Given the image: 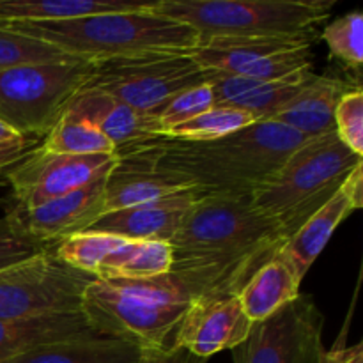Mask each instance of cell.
Returning <instances> with one entry per match:
<instances>
[{"mask_svg": "<svg viewBox=\"0 0 363 363\" xmlns=\"http://www.w3.org/2000/svg\"><path fill=\"white\" fill-rule=\"evenodd\" d=\"M303 135L275 121H257L209 142H188L158 135L123 151L137 152L158 169L183 176L204 194L252 195L268 183Z\"/></svg>", "mask_w": 363, "mask_h": 363, "instance_id": "cell-1", "label": "cell"}, {"mask_svg": "<svg viewBox=\"0 0 363 363\" xmlns=\"http://www.w3.org/2000/svg\"><path fill=\"white\" fill-rule=\"evenodd\" d=\"M286 241L279 223L262 215L248 195L204 194L170 240L172 268L208 272L240 294Z\"/></svg>", "mask_w": 363, "mask_h": 363, "instance_id": "cell-2", "label": "cell"}, {"mask_svg": "<svg viewBox=\"0 0 363 363\" xmlns=\"http://www.w3.org/2000/svg\"><path fill=\"white\" fill-rule=\"evenodd\" d=\"M211 293L229 291L211 273L194 269L172 268L135 280L96 279L85 291L80 312L99 335L155 350L170 346V335L191 301Z\"/></svg>", "mask_w": 363, "mask_h": 363, "instance_id": "cell-3", "label": "cell"}, {"mask_svg": "<svg viewBox=\"0 0 363 363\" xmlns=\"http://www.w3.org/2000/svg\"><path fill=\"white\" fill-rule=\"evenodd\" d=\"M151 6V2H149ZM106 13L67 21H11L2 27L59 48L87 62L147 55L183 53L199 43L194 28L149 11Z\"/></svg>", "mask_w": 363, "mask_h": 363, "instance_id": "cell-4", "label": "cell"}, {"mask_svg": "<svg viewBox=\"0 0 363 363\" xmlns=\"http://www.w3.org/2000/svg\"><path fill=\"white\" fill-rule=\"evenodd\" d=\"M363 163L362 156L340 142L335 131L308 138L294 149L252 202L280 225L289 240L333 195L347 174Z\"/></svg>", "mask_w": 363, "mask_h": 363, "instance_id": "cell-5", "label": "cell"}, {"mask_svg": "<svg viewBox=\"0 0 363 363\" xmlns=\"http://www.w3.org/2000/svg\"><path fill=\"white\" fill-rule=\"evenodd\" d=\"M333 0H152L149 11L209 38H305L314 35Z\"/></svg>", "mask_w": 363, "mask_h": 363, "instance_id": "cell-6", "label": "cell"}, {"mask_svg": "<svg viewBox=\"0 0 363 363\" xmlns=\"http://www.w3.org/2000/svg\"><path fill=\"white\" fill-rule=\"evenodd\" d=\"M92 69L94 62L71 57L0 71V121L25 138L46 137Z\"/></svg>", "mask_w": 363, "mask_h": 363, "instance_id": "cell-7", "label": "cell"}, {"mask_svg": "<svg viewBox=\"0 0 363 363\" xmlns=\"http://www.w3.org/2000/svg\"><path fill=\"white\" fill-rule=\"evenodd\" d=\"M96 280L71 268L53 248L0 272V321H25L80 312L82 300Z\"/></svg>", "mask_w": 363, "mask_h": 363, "instance_id": "cell-8", "label": "cell"}, {"mask_svg": "<svg viewBox=\"0 0 363 363\" xmlns=\"http://www.w3.org/2000/svg\"><path fill=\"white\" fill-rule=\"evenodd\" d=\"M201 84H206V71L183 52L96 62L85 85L138 112L152 113L176 94Z\"/></svg>", "mask_w": 363, "mask_h": 363, "instance_id": "cell-9", "label": "cell"}, {"mask_svg": "<svg viewBox=\"0 0 363 363\" xmlns=\"http://www.w3.org/2000/svg\"><path fill=\"white\" fill-rule=\"evenodd\" d=\"M305 38H209L199 39L186 53L204 71L252 78L284 80L312 71L311 46Z\"/></svg>", "mask_w": 363, "mask_h": 363, "instance_id": "cell-10", "label": "cell"}, {"mask_svg": "<svg viewBox=\"0 0 363 363\" xmlns=\"http://www.w3.org/2000/svg\"><path fill=\"white\" fill-rule=\"evenodd\" d=\"M323 318L312 296H298L272 318L252 323L234 363H323Z\"/></svg>", "mask_w": 363, "mask_h": 363, "instance_id": "cell-11", "label": "cell"}, {"mask_svg": "<svg viewBox=\"0 0 363 363\" xmlns=\"http://www.w3.org/2000/svg\"><path fill=\"white\" fill-rule=\"evenodd\" d=\"M116 155L73 156L35 149L7 170L4 179L13 188L18 209H34L52 199L87 186L116 165Z\"/></svg>", "mask_w": 363, "mask_h": 363, "instance_id": "cell-12", "label": "cell"}, {"mask_svg": "<svg viewBox=\"0 0 363 363\" xmlns=\"http://www.w3.org/2000/svg\"><path fill=\"white\" fill-rule=\"evenodd\" d=\"M250 328L252 321L238 294L211 293L191 301L177 325L172 344L209 360L220 351L240 346Z\"/></svg>", "mask_w": 363, "mask_h": 363, "instance_id": "cell-13", "label": "cell"}, {"mask_svg": "<svg viewBox=\"0 0 363 363\" xmlns=\"http://www.w3.org/2000/svg\"><path fill=\"white\" fill-rule=\"evenodd\" d=\"M106 176L108 174L80 190L52 199L34 209L13 208L7 215L32 240L53 247L64 238L87 230L99 216L105 215L103 191Z\"/></svg>", "mask_w": 363, "mask_h": 363, "instance_id": "cell-14", "label": "cell"}, {"mask_svg": "<svg viewBox=\"0 0 363 363\" xmlns=\"http://www.w3.org/2000/svg\"><path fill=\"white\" fill-rule=\"evenodd\" d=\"M204 195L199 188L144 202L128 209L105 213L87 230L113 234L131 241H167L170 243L191 206Z\"/></svg>", "mask_w": 363, "mask_h": 363, "instance_id": "cell-15", "label": "cell"}, {"mask_svg": "<svg viewBox=\"0 0 363 363\" xmlns=\"http://www.w3.org/2000/svg\"><path fill=\"white\" fill-rule=\"evenodd\" d=\"M194 184L183 176L158 169L152 162L137 152H117V162L105 179V213L133 208L177 194Z\"/></svg>", "mask_w": 363, "mask_h": 363, "instance_id": "cell-16", "label": "cell"}, {"mask_svg": "<svg viewBox=\"0 0 363 363\" xmlns=\"http://www.w3.org/2000/svg\"><path fill=\"white\" fill-rule=\"evenodd\" d=\"M64 112L98 128L116 145V155L130 145L140 144L160 135L158 124L151 113L138 112L87 85L74 94Z\"/></svg>", "mask_w": 363, "mask_h": 363, "instance_id": "cell-17", "label": "cell"}, {"mask_svg": "<svg viewBox=\"0 0 363 363\" xmlns=\"http://www.w3.org/2000/svg\"><path fill=\"white\" fill-rule=\"evenodd\" d=\"M354 87L358 85H351L340 78L312 73L272 121L291 128L305 138H318L332 133L335 131L337 105L340 98Z\"/></svg>", "mask_w": 363, "mask_h": 363, "instance_id": "cell-18", "label": "cell"}, {"mask_svg": "<svg viewBox=\"0 0 363 363\" xmlns=\"http://www.w3.org/2000/svg\"><path fill=\"white\" fill-rule=\"evenodd\" d=\"M311 74L312 71H303L284 80H252L206 71V82L211 87L215 105L245 110L257 121H272Z\"/></svg>", "mask_w": 363, "mask_h": 363, "instance_id": "cell-19", "label": "cell"}, {"mask_svg": "<svg viewBox=\"0 0 363 363\" xmlns=\"http://www.w3.org/2000/svg\"><path fill=\"white\" fill-rule=\"evenodd\" d=\"M301 279L296 269L277 250L248 282L241 287L240 301L252 323L272 318L273 314L300 296Z\"/></svg>", "mask_w": 363, "mask_h": 363, "instance_id": "cell-20", "label": "cell"}, {"mask_svg": "<svg viewBox=\"0 0 363 363\" xmlns=\"http://www.w3.org/2000/svg\"><path fill=\"white\" fill-rule=\"evenodd\" d=\"M142 347L105 335L74 337L43 344L4 363H138Z\"/></svg>", "mask_w": 363, "mask_h": 363, "instance_id": "cell-21", "label": "cell"}, {"mask_svg": "<svg viewBox=\"0 0 363 363\" xmlns=\"http://www.w3.org/2000/svg\"><path fill=\"white\" fill-rule=\"evenodd\" d=\"M87 335L99 333L89 326L82 312L46 315L25 321H0V363L35 346Z\"/></svg>", "mask_w": 363, "mask_h": 363, "instance_id": "cell-22", "label": "cell"}, {"mask_svg": "<svg viewBox=\"0 0 363 363\" xmlns=\"http://www.w3.org/2000/svg\"><path fill=\"white\" fill-rule=\"evenodd\" d=\"M353 211L351 202L339 188V191L280 247L282 255L293 264L301 280L325 250L337 227Z\"/></svg>", "mask_w": 363, "mask_h": 363, "instance_id": "cell-23", "label": "cell"}, {"mask_svg": "<svg viewBox=\"0 0 363 363\" xmlns=\"http://www.w3.org/2000/svg\"><path fill=\"white\" fill-rule=\"evenodd\" d=\"M149 2L123 0H0V23L11 21H67L106 13H130Z\"/></svg>", "mask_w": 363, "mask_h": 363, "instance_id": "cell-24", "label": "cell"}, {"mask_svg": "<svg viewBox=\"0 0 363 363\" xmlns=\"http://www.w3.org/2000/svg\"><path fill=\"white\" fill-rule=\"evenodd\" d=\"M172 247L167 241L126 240L101 262L96 279L135 280L163 275L172 269Z\"/></svg>", "mask_w": 363, "mask_h": 363, "instance_id": "cell-25", "label": "cell"}, {"mask_svg": "<svg viewBox=\"0 0 363 363\" xmlns=\"http://www.w3.org/2000/svg\"><path fill=\"white\" fill-rule=\"evenodd\" d=\"M41 147L57 155H116V145L98 128L66 112L46 135L45 140L41 142Z\"/></svg>", "mask_w": 363, "mask_h": 363, "instance_id": "cell-26", "label": "cell"}, {"mask_svg": "<svg viewBox=\"0 0 363 363\" xmlns=\"http://www.w3.org/2000/svg\"><path fill=\"white\" fill-rule=\"evenodd\" d=\"M254 123H257V119L245 110L225 105H213L211 108L199 113L197 117L186 121L184 124H179L163 137L188 142H209L236 133Z\"/></svg>", "mask_w": 363, "mask_h": 363, "instance_id": "cell-27", "label": "cell"}, {"mask_svg": "<svg viewBox=\"0 0 363 363\" xmlns=\"http://www.w3.org/2000/svg\"><path fill=\"white\" fill-rule=\"evenodd\" d=\"M124 241H126L124 238L113 236V234L84 230L53 245V254L71 268L96 277L106 255L112 254Z\"/></svg>", "mask_w": 363, "mask_h": 363, "instance_id": "cell-28", "label": "cell"}, {"mask_svg": "<svg viewBox=\"0 0 363 363\" xmlns=\"http://www.w3.org/2000/svg\"><path fill=\"white\" fill-rule=\"evenodd\" d=\"M332 57L346 64L350 69L360 71L363 62V16L353 11L326 25L321 34Z\"/></svg>", "mask_w": 363, "mask_h": 363, "instance_id": "cell-29", "label": "cell"}, {"mask_svg": "<svg viewBox=\"0 0 363 363\" xmlns=\"http://www.w3.org/2000/svg\"><path fill=\"white\" fill-rule=\"evenodd\" d=\"M64 59H71V55H66L59 48L46 45L39 39L28 38L0 25V71L23 64L55 62Z\"/></svg>", "mask_w": 363, "mask_h": 363, "instance_id": "cell-30", "label": "cell"}, {"mask_svg": "<svg viewBox=\"0 0 363 363\" xmlns=\"http://www.w3.org/2000/svg\"><path fill=\"white\" fill-rule=\"evenodd\" d=\"M213 105H215V98H213L211 87L206 82V84L195 85L176 94L151 116L156 119L160 135H165L179 124H184L186 121L197 117L199 113L211 108Z\"/></svg>", "mask_w": 363, "mask_h": 363, "instance_id": "cell-31", "label": "cell"}, {"mask_svg": "<svg viewBox=\"0 0 363 363\" xmlns=\"http://www.w3.org/2000/svg\"><path fill=\"white\" fill-rule=\"evenodd\" d=\"M335 133L347 149L363 158V92L351 89L335 108Z\"/></svg>", "mask_w": 363, "mask_h": 363, "instance_id": "cell-32", "label": "cell"}, {"mask_svg": "<svg viewBox=\"0 0 363 363\" xmlns=\"http://www.w3.org/2000/svg\"><path fill=\"white\" fill-rule=\"evenodd\" d=\"M50 248H53L52 245L32 240L23 230H20L9 215L0 218V272L35 257Z\"/></svg>", "mask_w": 363, "mask_h": 363, "instance_id": "cell-33", "label": "cell"}, {"mask_svg": "<svg viewBox=\"0 0 363 363\" xmlns=\"http://www.w3.org/2000/svg\"><path fill=\"white\" fill-rule=\"evenodd\" d=\"M138 363H208V360L201 357H195L186 347L170 344L167 347L142 350V357Z\"/></svg>", "mask_w": 363, "mask_h": 363, "instance_id": "cell-34", "label": "cell"}, {"mask_svg": "<svg viewBox=\"0 0 363 363\" xmlns=\"http://www.w3.org/2000/svg\"><path fill=\"white\" fill-rule=\"evenodd\" d=\"M38 147H41V142L38 138H28L16 145H0V179L6 176L7 170L32 155Z\"/></svg>", "mask_w": 363, "mask_h": 363, "instance_id": "cell-35", "label": "cell"}, {"mask_svg": "<svg viewBox=\"0 0 363 363\" xmlns=\"http://www.w3.org/2000/svg\"><path fill=\"white\" fill-rule=\"evenodd\" d=\"M340 191L346 195L347 201L351 202L353 209H362L363 206V163L354 167L347 177L344 179V183L340 184Z\"/></svg>", "mask_w": 363, "mask_h": 363, "instance_id": "cell-36", "label": "cell"}, {"mask_svg": "<svg viewBox=\"0 0 363 363\" xmlns=\"http://www.w3.org/2000/svg\"><path fill=\"white\" fill-rule=\"evenodd\" d=\"M323 363H363V344L333 347L326 351Z\"/></svg>", "mask_w": 363, "mask_h": 363, "instance_id": "cell-37", "label": "cell"}, {"mask_svg": "<svg viewBox=\"0 0 363 363\" xmlns=\"http://www.w3.org/2000/svg\"><path fill=\"white\" fill-rule=\"evenodd\" d=\"M25 140H28V138L18 135L16 131L11 130L6 123H2V121H0V145H16V144H21V142H25Z\"/></svg>", "mask_w": 363, "mask_h": 363, "instance_id": "cell-38", "label": "cell"}]
</instances>
